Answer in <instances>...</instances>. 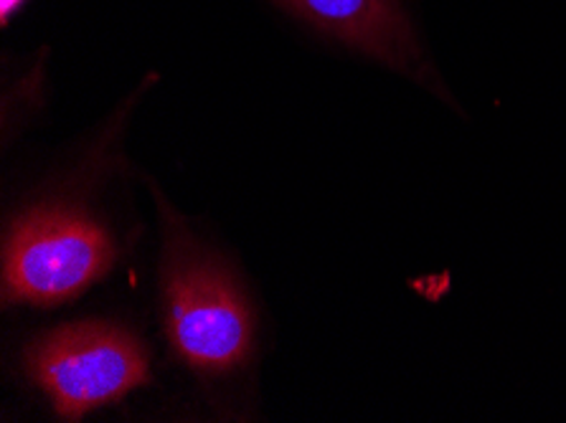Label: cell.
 Masks as SVG:
<instances>
[{
  "label": "cell",
  "instance_id": "1",
  "mask_svg": "<svg viewBox=\"0 0 566 423\" xmlns=\"http://www.w3.org/2000/svg\"><path fill=\"white\" fill-rule=\"evenodd\" d=\"M163 252V297L168 338L178 358L201 373H227L250 358V302L224 264L196 244L168 213Z\"/></svg>",
  "mask_w": 566,
  "mask_h": 423
},
{
  "label": "cell",
  "instance_id": "2",
  "mask_svg": "<svg viewBox=\"0 0 566 423\" xmlns=\"http://www.w3.org/2000/svg\"><path fill=\"white\" fill-rule=\"evenodd\" d=\"M117 248L90 213L39 205L13 221L3 246V297L59 305L113 269Z\"/></svg>",
  "mask_w": 566,
  "mask_h": 423
},
{
  "label": "cell",
  "instance_id": "3",
  "mask_svg": "<svg viewBox=\"0 0 566 423\" xmlns=\"http://www.w3.org/2000/svg\"><path fill=\"white\" fill-rule=\"evenodd\" d=\"M25 368L54 411L76 421L148 383V352L133 332L107 322L54 330L25 352Z\"/></svg>",
  "mask_w": 566,
  "mask_h": 423
},
{
  "label": "cell",
  "instance_id": "4",
  "mask_svg": "<svg viewBox=\"0 0 566 423\" xmlns=\"http://www.w3.org/2000/svg\"><path fill=\"white\" fill-rule=\"evenodd\" d=\"M315 29L399 72L419 76L424 56L399 0H274Z\"/></svg>",
  "mask_w": 566,
  "mask_h": 423
},
{
  "label": "cell",
  "instance_id": "5",
  "mask_svg": "<svg viewBox=\"0 0 566 423\" xmlns=\"http://www.w3.org/2000/svg\"><path fill=\"white\" fill-rule=\"evenodd\" d=\"M23 0H0V13H3V21L11 19L13 8H19Z\"/></svg>",
  "mask_w": 566,
  "mask_h": 423
}]
</instances>
